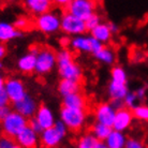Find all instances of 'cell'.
I'll return each mask as SVG.
<instances>
[{
    "label": "cell",
    "instance_id": "24",
    "mask_svg": "<svg viewBox=\"0 0 148 148\" xmlns=\"http://www.w3.org/2000/svg\"><path fill=\"white\" fill-rule=\"evenodd\" d=\"M93 57L99 62L106 64V66H113L115 63V60H116V54H115L114 49L110 46H105V45L99 52L96 53Z\"/></svg>",
    "mask_w": 148,
    "mask_h": 148
},
{
    "label": "cell",
    "instance_id": "4",
    "mask_svg": "<svg viewBox=\"0 0 148 148\" xmlns=\"http://www.w3.org/2000/svg\"><path fill=\"white\" fill-rule=\"evenodd\" d=\"M28 121H29V119L22 116L17 112L12 111L3 121L0 122L1 131H2L3 135H7V136L15 140L16 136L23 130L28 127Z\"/></svg>",
    "mask_w": 148,
    "mask_h": 148
},
{
    "label": "cell",
    "instance_id": "1",
    "mask_svg": "<svg viewBox=\"0 0 148 148\" xmlns=\"http://www.w3.org/2000/svg\"><path fill=\"white\" fill-rule=\"evenodd\" d=\"M57 72L61 79H72L79 82L83 78V69L75 60L73 54L68 48H61L56 53Z\"/></svg>",
    "mask_w": 148,
    "mask_h": 148
},
{
    "label": "cell",
    "instance_id": "35",
    "mask_svg": "<svg viewBox=\"0 0 148 148\" xmlns=\"http://www.w3.org/2000/svg\"><path fill=\"white\" fill-rule=\"evenodd\" d=\"M10 103H11V101L9 99L5 90L4 89L0 90V108H2V106H9Z\"/></svg>",
    "mask_w": 148,
    "mask_h": 148
},
{
    "label": "cell",
    "instance_id": "2",
    "mask_svg": "<svg viewBox=\"0 0 148 148\" xmlns=\"http://www.w3.org/2000/svg\"><path fill=\"white\" fill-rule=\"evenodd\" d=\"M59 120L67 126L69 131L77 132L82 130L87 121V114L85 110L61 108L59 111Z\"/></svg>",
    "mask_w": 148,
    "mask_h": 148
},
{
    "label": "cell",
    "instance_id": "16",
    "mask_svg": "<svg viewBox=\"0 0 148 148\" xmlns=\"http://www.w3.org/2000/svg\"><path fill=\"white\" fill-rule=\"evenodd\" d=\"M54 2L51 0H26L24 2V7L27 9L31 15H42L48 11H52Z\"/></svg>",
    "mask_w": 148,
    "mask_h": 148
},
{
    "label": "cell",
    "instance_id": "22",
    "mask_svg": "<svg viewBox=\"0 0 148 148\" xmlns=\"http://www.w3.org/2000/svg\"><path fill=\"white\" fill-rule=\"evenodd\" d=\"M90 36L92 38H95L96 40H98L99 42H101L102 44H106L113 38L111 30L108 28V23H101L98 27H96L95 29L90 32Z\"/></svg>",
    "mask_w": 148,
    "mask_h": 148
},
{
    "label": "cell",
    "instance_id": "30",
    "mask_svg": "<svg viewBox=\"0 0 148 148\" xmlns=\"http://www.w3.org/2000/svg\"><path fill=\"white\" fill-rule=\"evenodd\" d=\"M101 23H102L101 16L98 14V13H95V14L91 15L87 21H85L86 29H87V31H90V32H91L96 27H98L100 25Z\"/></svg>",
    "mask_w": 148,
    "mask_h": 148
},
{
    "label": "cell",
    "instance_id": "43",
    "mask_svg": "<svg viewBox=\"0 0 148 148\" xmlns=\"http://www.w3.org/2000/svg\"><path fill=\"white\" fill-rule=\"evenodd\" d=\"M5 81L7 78L4 77V75L1 72H0V90L4 89V85H5Z\"/></svg>",
    "mask_w": 148,
    "mask_h": 148
},
{
    "label": "cell",
    "instance_id": "12",
    "mask_svg": "<svg viewBox=\"0 0 148 148\" xmlns=\"http://www.w3.org/2000/svg\"><path fill=\"white\" fill-rule=\"evenodd\" d=\"M34 119L39 122V125L43 130L53 128L55 122L57 121L54 111L46 104H42L39 106L37 113L34 115Z\"/></svg>",
    "mask_w": 148,
    "mask_h": 148
},
{
    "label": "cell",
    "instance_id": "5",
    "mask_svg": "<svg viewBox=\"0 0 148 148\" xmlns=\"http://www.w3.org/2000/svg\"><path fill=\"white\" fill-rule=\"evenodd\" d=\"M57 67L56 52L49 47H40L37 53L36 73L38 75H47Z\"/></svg>",
    "mask_w": 148,
    "mask_h": 148
},
{
    "label": "cell",
    "instance_id": "39",
    "mask_svg": "<svg viewBox=\"0 0 148 148\" xmlns=\"http://www.w3.org/2000/svg\"><path fill=\"white\" fill-rule=\"evenodd\" d=\"M111 104L113 105V108H114L116 111H118L120 108H125L123 100H113V101H111Z\"/></svg>",
    "mask_w": 148,
    "mask_h": 148
},
{
    "label": "cell",
    "instance_id": "44",
    "mask_svg": "<svg viewBox=\"0 0 148 148\" xmlns=\"http://www.w3.org/2000/svg\"><path fill=\"white\" fill-rule=\"evenodd\" d=\"M95 148H108V145L105 144V142H98V144L96 145Z\"/></svg>",
    "mask_w": 148,
    "mask_h": 148
},
{
    "label": "cell",
    "instance_id": "21",
    "mask_svg": "<svg viewBox=\"0 0 148 148\" xmlns=\"http://www.w3.org/2000/svg\"><path fill=\"white\" fill-rule=\"evenodd\" d=\"M57 91L62 98L72 93L81 92V83L72 79H60L57 85Z\"/></svg>",
    "mask_w": 148,
    "mask_h": 148
},
{
    "label": "cell",
    "instance_id": "45",
    "mask_svg": "<svg viewBox=\"0 0 148 148\" xmlns=\"http://www.w3.org/2000/svg\"><path fill=\"white\" fill-rule=\"evenodd\" d=\"M2 69H3V63H2V61L0 60V71L2 70Z\"/></svg>",
    "mask_w": 148,
    "mask_h": 148
},
{
    "label": "cell",
    "instance_id": "37",
    "mask_svg": "<svg viewBox=\"0 0 148 148\" xmlns=\"http://www.w3.org/2000/svg\"><path fill=\"white\" fill-rule=\"evenodd\" d=\"M12 112L11 108H10V105L9 106H2V108H0V122L3 121L4 119L7 118L9 114Z\"/></svg>",
    "mask_w": 148,
    "mask_h": 148
},
{
    "label": "cell",
    "instance_id": "7",
    "mask_svg": "<svg viewBox=\"0 0 148 148\" xmlns=\"http://www.w3.org/2000/svg\"><path fill=\"white\" fill-rule=\"evenodd\" d=\"M60 31H62L67 37L70 36L73 38L85 34L87 29H86V25L84 21L75 17L74 15L70 14L68 12H63L61 14Z\"/></svg>",
    "mask_w": 148,
    "mask_h": 148
},
{
    "label": "cell",
    "instance_id": "14",
    "mask_svg": "<svg viewBox=\"0 0 148 148\" xmlns=\"http://www.w3.org/2000/svg\"><path fill=\"white\" fill-rule=\"evenodd\" d=\"M38 48L31 49L29 52L23 54L16 61V67L19 72L24 74H31L36 71V61H37Z\"/></svg>",
    "mask_w": 148,
    "mask_h": 148
},
{
    "label": "cell",
    "instance_id": "13",
    "mask_svg": "<svg viewBox=\"0 0 148 148\" xmlns=\"http://www.w3.org/2000/svg\"><path fill=\"white\" fill-rule=\"evenodd\" d=\"M64 138L55 127L43 130L40 134V144L44 148H57Z\"/></svg>",
    "mask_w": 148,
    "mask_h": 148
},
{
    "label": "cell",
    "instance_id": "32",
    "mask_svg": "<svg viewBox=\"0 0 148 148\" xmlns=\"http://www.w3.org/2000/svg\"><path fill=\"white\" fill-rule=\"evenodd\" d=\"M125 148H146L145 144L136 137H129L127 140Z\"/></svg>",
    "mask_w": 148,
    "mask_h": 148
},
{
    "label": "cell",
    "instance_id": "17",
    "mask_svg": "<svg viewBox=\"0 0 148 148\" xmlns=\"http://www.w3.org/2000/svg\"><path fill=\"white\" fill-rule=\"evenodd\" d=\"M22 34V32L16 29L12 23L7 21H0V43L1 44L21 38Z\"/></svg>",
    "mask_w": 148,
    "mask_h": 148
},
{
    "label": "cell",
    "instance_id": "27",
    "mask_svg": "<svg viewBox=\"0 0 148 148\" xmlns=\"http://www.w3.org/2000/svg\"><path fill=\"white\" fill-rule=\"evenodd\" d=\"M112 82L128 84V73L121 66H114L111 69V79Z\"/></svg>",
    "mask_w": 148,
    "mask_h": 148
},
{
    "label": "cell",
    "instance_id": "31",
    "mask_svg": "<svg viewBox=\"0 0 148 148\" xmlns=\"http://www.w3.org/2000/svg\"><path fill=\"white\" fill-rule=\"evenodd\" d=\"M137 102H138V100H137V97L134 91H129L127 93V96L125 97V99H123L125 108H130V110L135 108L137 105Z\"/></svg>",
    "mask_w": 148,
    "mask_h": 148
},
{
    "label": "cell",
    "instance_id": "18",
    "mask_svg": "<svg viewBox=\"0 0 148 148\" xmlns=\"http://www.w3.org/2000/svg\"><path fill=\"white\" fill-rule=\"evenodd\" d=\"M70 47L73 52L91 54V37L90 36H77L70 41Z\"/></svg>",
    "mask_w": 148,
    "mask_h": 148
},
{
    "label": "cell",
    "instance_id": "8",
    "mask_svg": "<svg viewBox=\"0 0 148 148\" xmlns=\"http://www.w3.org/2000/svg\"><path fill=\"white\" fill-rule=\"evenodd\" d=\"M4 90H5L12 104L21 101L28 95L25 83L16 76H11V77L7 78L5 85H4Z\"/></svg>",
    "mask_w": 148,
    "mask_h": 148
},
{
    "label": "cell",
    "instance_id": "36",
    "mask_svg": "<svg viewBox=\"0 0 148 148\" xmlns=\"http://www.w3.org/2000/svg\"><path fill=\"white\" fill-rule=\"evenodd\" d=\"M28 127H29V128H31V129L34 130V132H37L38 134H41V132L43 131V129H42V128H41V126L39 125V122L34 119V118L29 119V121H28Z\"/></svg>",
    "mask_w": 148,
    "mask_h": 148
},
{
    "label": "cell",
    "instance_id": "9",
    "mask_svg": "<svg viewBox=\"0 0 148 148\" xmlns=\"http://www.w3.org/2000/svg\"><path fill=\"white\" fill-rule=\"evenodd\" d=\"M115 115H116V110L113 108L111 102H101L97 104L93 110V117L96 119V122L105 125L111 128L113 127Z\"/></svg>",
    "mask_w": 148,
    "mask_h": 148
},
{
    "label": "cell",
    "instance_id": "23",
    "mask_svg": "<svg viewBox=\"0 0 148 148\" xmlns=\"http://www.w3.org/2000/svg\"><path fill=\"white\" fill-rule=\"evenodd\" d=\"M128 137L123 132L112 130L111 134L105 140V144L108 148H125Z\"/></svg>",
    "mask_w": 148,
    "mask_h": 148
},
{
    "label": "cell",
    "instance_id": "46",
    "mask_svg": "<svg viewBox=\"0 0 148 148\" xmlns=\"http://www.w3.org/2000/svg\"><path fill=\"white\" fill-rule=\"evenodd\" d=\"M13 148H23V147H21L19 145H17V144H15L14 146H13Z\"/></svg>",
    "mask_w": 148,
    "mask_h": 148
},
{
    "label": "cell",
    "instance_id": "19",
    "mask_svg": "<svg viewBox=\"0 0 148 148\" xmlns=\"http://www.w3.org/2000/svg\"><path fill=\"white\" fill-rule=\"evenodd\" d=\"M62 106L69 108L85 110L87 106V99L82 92L72 93L62 98Z\"/></svg>",
    "mask_w": 148,
    "mask_h": 148
},
{
    "label": "cell",
    "instance_id": "6",
    "mask_svg": "<svg viewBox=\"0 0 148 148\" xmlns=\"http://www.w3.org/2000/svg\"><path fill=\"white\" fill-rule=\"evenodd\" d=\"M96 9L97 3L92 0H71L66 8V12L85 22L96 13Z\"/></svg>",
    "mask_w": 148,
    "mask_h": 148
},
{
    "label": "cell",
    "instance_id": "34",
    "mask_svg": "<svg viewBox=\"0 0 148 148\" xmlns=\"http://www.w3.org/2000/svg\"><path fill=\"white\" fill-rule=\"evenodd\" d=\"M134 92H135V95L137 97V100L144 101L146 99V96H147V88L145 86H141L136 90H134Z\"/></svg>",
    "mask_w": 148,
    "mask_h": 148
},
{
    "label": "cell",
    "instance_id": "10",
    "mask_svg": "<svg viewBox=\"0 0 148 148\" xmlns=\"http://www.w3.org/2000/svg\"><path fill=\"white\" fill-rule=\"evenodd\" d=\"M39 103L36 100V98L31 97L30 95H27L24 99H22L18 102L13 103V108L15 112H17L22 116L26 117L27 119H31L34 117L39 108Z\"/></svg>",
    "mask_w": 148,
    "mask_h": 148
},
{
    "label": "cell",
    "instance_id": "20",
    "mask_svg": "<svg viewBox=\"0 0 148 148\" xmlns=\"http://www.w3.org/2000/svg\"><path fill=\"white\" fill-rule=\"evenodd\" d=\"M128 84H120L116 82L110 81L108 86V96L110 97L111 101L113 100H123L127 93L129 92Z\"/></svg>",
    "mask_w": 148,
    "mask_h": 148
},
{
    "label": "cell",
    "instance_id": "25",
    "mask_svg": "<svg viewBox=\"0 0 148 148\" xmlns=\"http://www.w3.org/2000/svg\"><path fill=\"white\" fill-rule=\"evenodd\" d=\"M112 130L113 129L111 127H108L105 125L99 123V122H95V123H92V126L90 127V133L92 134L99 142H105L108 136L111 134Z\"/></svg>",
    "mask_w": 148,
    "mask_h": 148
},
{
    "label": "cell",
    "instance_id": "3",
    "mask_svg": "<svg viewBox=\"0 0 148 148\" xmlns=\"http://www.w3.org/2000/svg\"><path fill=\"white\" fill-rule=\"evenodd\" d=\"M34 26L40 32L52 36L60 31L61 26V15L56 11H48L42 15H39L34 19Z\"/></svg>",
    "mask_w": 148,
    "mask_h": 148
},
{
    "label": "cell",
    "instance_id": "41",
    "mask_svg": "<svg viewBox=\"0 0 148 148\" xmlns=\"http://www.w3.org/2000/svg\"><path fill=\"white\" fill-rule=\"evenodd\" d=\"M5 55H7V47L4 46V44L0 43V60L3 59Z\"/></svg>",
    "mask_w": 148,
    "mask_h": 148
},
{
    "label": "cell",
    "instance_id": "15",
    "mask_svg": "<svg viewBox=\"0 0 148 148\" xmlns=\"http://www.w3.org/2000/svg\"><path fill=\"white\" fill-rule=\"evenodd\" d=\"M15 143L23 148H37L40 145V134L27 127L16 136Z\"/></svg>",
    "mask_w": 148,
    "mask_h": 148
},
{
    "label": "cell",
    "instance_id": "40",
    "mask_svg": "<svg viewBox=\"0 0 148 148\" xmlns=\"http://www.w3.org/2000/svg\"><path fill=\"white\" fill-rule=\"evenodd\" d=\"M70 41H71V39H69L67 36L61 38V40H60V44H61L62 48H67L68 45H70Z\"/></svg>",
    "mask_w": 148,
    "mask_h": 148
},
{
    "label": "cell",
    "instance_id": "28",
    "mask_svg": "<svg viewBox=\"0 0 148 148\" xmlns=\"http://www.w3.org/2000/svg\"><path fill=\"white\" fill-rule=\"evenodd\" d=\"M134 119H137L140 121L148 122V105L141 103L137 104L135 108H132Z\"/></svg>",
    "mask_w": 148,
    "mask_h": 148
},
{
    "label": "cell",
    "instance_id": "33",
    "mask_svg": "<svg viewBox=\"0 0 148 148\" xmlns=\"http://www.w3.org/2000/svg\"><path fill=\"white\" fill-rule=\"evenodd\" d=\"M16 144L14 138L7 136V135H1L0 136V148H13V146Z\"/></svg>",
    "mask_w": 148,
    "mask_h": 148
},
{
    "label": "cell",
    "instance_id": "42",
    "mask_svg": "<svg viewBox=\"0 0 148 148\" xmlns=\"http://www.w3.org/2000/svg\"><path fill=\"white\" fill-rule=\"evenodd\" d=\"M69 2H70L69 0H56V1H54V3L58 4L60 7H66V8L69 4Z\"/></svg>",
    "mask_w": 148,
    "mask_h": 148
},
{
    "label": "cell",
    "instance_id": "26",
    "mask_svg": "<svg viewBox=\"0 0 148 148\" xmlns=\"http://www.w3.org/2000/svg\"><path fill=\"white\" fill-rule=\"evenodd\" d=\"M98 142L99 141L90 132H86L77 138L75 148H95Z\"/></svg>",
    "mask_w": 148,
    "mask_h": 148
},
{
    "label": "cell",
    "instance_id": "29",
    "mask_svg": "<svg viewBox=\"0 0 148 148\" xmlns=\"http://www.w3.org/2000/svg\"><path fill=\"white\" fill-rule=\"evenodd\" d=\"M30 24H31L30 19L27 16H25V15H19V16H17L15 18L14 23H13L15 28L18 30V31H21V32L28 29L30 27Z\"/></svg>",
    "mask_w": 148,
    "mask_h": 148
},
{
    "label": "cell",
    "instance_id": "38",
    "mask_svg": "<svg viewBox=\"0 0 148 148\" xmlns=\"http://www.w3.org/2000/svg\"><path fill=\"white\" fill-rule=\"evenodd\" d=\"M108 28H110V30H111L112 34H118V32H119L120 28H119V26L115 22H108Z\"/></svg>",
    "mask_w": 148,
    "mask_h": 148
},
{
    "label": "cell",
    "instance_id": "11",
    "mask_svg": "<svg viewBox=\"0 0 148 148\" xmlns=\"http://www.w3.org/2000/svg\"><path fill=\"white\" fill-rule=\"evenodd\" d=\"M134 120V116L132 110L127 108H122L118 111H116L115 119L113 122V130L119 131V132H126L132 126V122Z\"/></svg>",
    "mask_w": 148,
    "mask_h": 148
},
{
    "label": "cell",
    "instance_id": "47",
    "mask_svg": "<svg viewBox=\"0 0 148 148\" xmlns=\"http://www.w3.org/2000/svg\"><path fill=\"white\" fill-rule=\"evenodd\" d=\"M146 148H148V145H147V146H146Z\"/></svg>",
    "mask_w": 148,
    "mask_h": 148
}]
</instances>
